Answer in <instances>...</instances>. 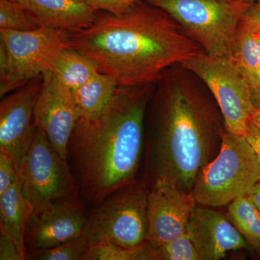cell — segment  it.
<instances>
[{"mask_svg":"<svg viewBox=\"0 0 260 260\" xmlns=\"http://www.w3.org/2000/svg\"><path fill=\"white\" fill-rule=\"evenodd\" d=\"M152 85L118 86L99 115L80 117L68 160L79 196L94 205L131 184L143 150V121Z\"/></svg>","mask_w":260,"mask_h":260,"instance_id":"cell-2","label":"cell"},{"mask_svg":"<svg viewBox=\"0 0 260 260\" xmlns=\"http://www.w3.org/2000/svg\"><path fill=\"white\" fill-rule=\"evenodd\" d=\"M17 172L23 194L34 209L54 200L80 198L68 160L61 158L37 124Z\"/></svg>","mask_w":260,"mask_h":260,"instance_id":"cell-8","label":"cell"},{"mask_svg":"<svg viewBox=\"0 0 260 260\" xmlns=\"http://www.w3.org/2000/svg\"><path fill=\"white\" fill-rule=\"evenodd\" d=\"M89 8L94 12H105L116 16L127 12L137 3L149 0H83Z\"/></svg>","mask_w":260,"mask_h":260,"instance_id":"cell-25","label":"cell"},{"mask_svg":"<svg viewBox=\"0 0 260 260\" xmlns=\"http://www.w3.org/2000/svg\"><path fill=\"white\" fill-rule=\"evenodd\" d=\"M34 208L25 198L18 177L0 194V234L14 241L26 259L25 232Z\"/></svg>","mask_w":260,"mask_h":260,"instance_id":"cell-16","label":"cell"},{"mask_svg":"<svg viewBox=\"0 0 260 260\" xmlns=\"http://www.w3.org/2000/svg\"><path fill=\"white\" fill-rule=\"evenodd\" d=\"M254 3H256V4L260 5V0H251Z\"/></svg>","mask_w":260,"mask_h":260,"instance_id":"cell-33","label":"cell"},{"mask_svg":"<svg viewBox=\"0 0 260 260\" xmlns=\"http://www.w3.org/2000/svg\"><path fill=\"white\" fill-rule=\"evenodd\" d=\"M150 251L152 260H200L187 233L161 245L150 246Z\"/></svg>","mask_w":260,"mask_h":260,"instance_id":"cell-23","label":"cell"},{"mask_svg":"<svg viewBox=\"0 0 260 260\" xmlns=\"http://www.w3.org/2000/svg\"><path fill=\"white\" fill-rule=\"evenodd\" d=\"M248 124L254 126L260 132V110L259 109H253L250 116H249Z\"/></svg>","mask_w":260,"mask_h":260,"instance_id":"cell-32","label":"cell"},{"mask_svg":"<svg viewBox=\"0 0 260 260\" xmlns=\"http://www.w3.org/2000/svg\"><path fill=\"white\" fill-rule=\"evenodd\" d=\"M47 71L70 90L78 88L99 73L96 65L88 56L69 47L54 53Z\"/></svg>","mask_w":260,"mask_h":260,"instance_id":"cell-17","label":"cell"},{"mask_svg":"<svg viewBox=\"0 0 260 260\" xmlns=\"http://www.w3.org/2000/svg\"><path fill=\"white\" fill-rule=\"evenodd\" d=\"M221 138L218 156L203 167L191 191L198 204H230L260 181L257 157L245 137L225 131Z\"/></svg>","mask_w":260,"mask_h":260,"instance_id":"cell-5","label":"cell"},{"mask_svg":"<svg viewBox=\"0 0 260 260\" xmlns=\"http://www.w3.org/2000/svg\"><path fill=\"white\" fill-rule=\"evenodd\" d=\"M70 34L47 27L25 31L0 29V96L47 72L54 53L68 47Z\"/></svg>","mask_w":260,"mask_h":260,"instance_id":"cell-6","label":"cell"},{"mask_svg":"<svg viewBox=\"0 0 260 260\" xmlns=\"http://www.w3.org/2000/svg\"><path fill=\"white\" fill-rule=\"evenodd\" d=\"M42 85V79L34 78L5 95L0 104V150L10 154L16 167L31 142L34 108Z\"/></svg>","mask_w":260,"mask_h":260,"instance_id":"cell-13","label":"cell"},{"mask_svg":"<svg viewBox=\"0 0 260 260\" xmlns=\"http://www.w3.org/2000/svg\"><path fill=\"white\" fill-rule=\"evenodd\" d=\"M244 137L254 149L260 167V132L254 126L248 124Z\"/></svg>","mask_w":260,"mask_h":260,"instance_id":"cell-29","label":"cell"},{"mask_svg":"<svg viewBox=\"0 0 260 260\" xmlns=\"http://www.w3.org/2000/svg\"><path fill=\"white\" fill-rule=\"evenodd\" d=\"M0 259H25L14 241L3 234H0Z\"/></svg>","mask_w":260,"mask_h":260,"instance_id":"cell-27","label":"cell"},{"mask_svg":"<svg viewBox=\"0 0 260 260\" xmlns=\"http://www.w3.org/2000/svg\"><path fill=\"white\" fill-rule=\"evenodd\" d=\"M90 244L85 232L80 237L44 249L27 251L26 259L85 260Z\"/></svg>","mask_w":260,"mask_h":260,"instance_id":"cell-22","label":"cell"},{"mask_svg":"<svg viewBox=\"0 0 260 260\" xmlns=\"http://www.w3.org/2000/svg\"><path fill=\"white\" fill-rule=\"evenodd\" d=\"M200 260H218L229 251L247 246L245 239L229 218L215 210L195 207L186 230Z\"/></svg>","mask_w":260,"mask_h":260,"instance_id":"cell-14","label":"cell"},{"mask_svg":"<svg viewBox=\"0 0 260 260\" xmlns=\"http://www.w3.org/2000/svg\"><path fill=\"white\" fill-rule=\"evenodd\" d=\"M85 260H152L148 242L136 247H125L113 243H96L89 247Z\"/></svg>","mask_w":260,"mask_h":260,"instance_id":"cell-21","label":"cell"},{"mask_svg":"<svg viewBox=\"0 0 260 260\" xmlns=\"http://www.w3.org/2000/svg\"><path fill=\"white\" fill-rule=\"evenodd\" d=\"M235 62L245 76L260 77V37L244 18L237 30Z\"/></svg>","mask_w":260,"mask_h":260,"instance_id":"cell-19","label":"cell"},{"mask_svg":"<svg viewBox=\"0 0 260 260\" xmlns=\"http://www.w3.org/2000/svg\"><path fill=\"white\" fill-rule=\"evenodd\" d=\"M228 217L247 244L260 256V213L246 196L229 204Z\"/></svg>","mask_w":260,"mask_h":260,"instance_id":"cell-20","label":"cell"},{"mask_svg":"<svg viewBox=\"0 0 260 260\" xmlns=\"http://www.w3.org/2000/svg\"><path fill=\"white\" fill-rule=\"evenodd\" d=\"M88 220L79 198L52 200L34 209L25 232L27 251L49 249L80 237Z\"/></svg>","mask_w":260,"mask_h":260,"instance_id":"cell-11","label":"cell"},{"mask_svg":"<svg viewBox=\"0 0 260 260\" xmlns=\"http://www.w3.org/2000/svg\"><path fill=\"white\" fill-rule=\"evenodd\" d=\"M117 87L111 77L99 72L86 83L71 90L80 117L99 115L110 102Z\"/></svg>","mask_w":260,"mask_h":260,"instance_id":"cell-18","label":"cell"},{"mask_svg":"<svg viewBox=\"0 0 260 260\" xmlns=\"http://www.w3.org/2000/svg\"><path fill=\"white\" fill-rule=\"evenodd\" d=\"M244 18L254 28L260 30V5L254 3L246 11Z\"/></svg>","mask_w":260,"mask_h":260,"instance_id":"cell-30","label":"cell"},{"mask_svg":"<svg viewBox=\"0 0 260 260\" xmlns=\"http://www.w3.org/2000/svg\"><path fill=\"white\" fill-rule=\"evenodd\" d=\"M68 47L121 87L158 83L168 69L201 50L169 13L149 1L119 16L98 12L90 26L70 34Z\"/></svg>","mask_w":260,"mask_h":260,"instance_id":"cell-1","label":"cell"},{"mask_svg":"<svg viewBox=\"0 0 260 260\" xmlns=\"http://www.w3.org/2000/svg\"><path fill=\"white\" fill-rule=\"evenodd\" d=\"M260 213V181L245 195Z\"/></svg>","mask_w":260,"mask_h":260,"instance_id":"cell-31","label":"cell"},{"mask_svg":"<svg viewBox=\"0 0 260 260\" xmlns=\"http://www.w3.org/2000/svg\"><path fill=\"white\" fill-rule=\"evenodd\" d=\"M198 80L179 64L168 69L158 82L162 102L155 146L158 177L169 176L188 191L205 167L216 126Z\"/></svg>","mask_w":260,"mask_h":260,"instance_id":"cell-3","label":"cell"},{"mask_svg":"<svg viewBox=\"0 0 260 260\" xmlns=\"http://www.w3.org/2000/svg\"><path fill=\"white\" fill-rule=\"evenodd\" d=\"M18 178L17 167L13 157L0 150V194L14 183Z\"/></svg>","mask_w":260,"mask_h":260,"instance_id":"cell-26","label":"cell"},{"mask_svg":"<svg viewBox=\"0 0 260 260\" xmlns=\"http://www.w3.org/2000/svg\"><path fill=\"white\" fill-rule=\"evenodd\" d=\"M248 22V21H247ZM256 30H257L258 34H259V37H260V30H258V29H256Z\"/></svg>","mask_w":260,"mask_h":260,"instance_id":"cell-34","label":"cell"},{"mask_svg":"<svg viewBox=\"0 0 260 260\" xmlns=\"http://www.w3.org/2000/svg\"><path fill=\"white\" fill-rule=\"evenodd\" d=\"M38 27L73 34L95 21L94 13L82 0H15Z\"/></svg>","mask_w":260,"mask_h":260,"instance_id":"cell-15","label":"cell"},{"mask_svg":"<svg viewBox=\"0 0 260 260\" xmlns=\"http://www.w3.org/2000/svg\"><path fill=\"white\" fill-rule=\"evenodd\" d=\"M169 13L208 55L235 61L239 24L251 0H149Z\"/></svg>","mask_w":260,"mask_h":260,"instance_id":"cell-4","label":"cell"},{"mask_svg":"<svg viewBox=\"0 0 260 260\" xmlns=\"http://www.w3.org/2000/svg\"><path fill=\"white\" fill-rule=\"evenodd\" d=\"M80 118L71 90L50 72L43 73L34 108V124L45 132L53 148L64 160H68V144Z\"/></svg>","mask_w":260,"mask_h":260,"instance_id":"cell-12","label":"cell"},{"mask_svg":"<svg viewBox=\"0 0 260 260\" xmlns=\"http://www.w3.org/2000/svg\"><path fill=\"white\" fill-rule=\"evenodd\" d=\"M82 1H83V0H82Z\"/></svg>","mask_w":260,"mask_h":260,"instance_id":"cell-35","label":"cell"},{"mask_svg":"<svg viewBox=\"0 0 260 260\" xmlns=\"http://www.w3.org/2000/svg\"><path fill=\"white\" fill-rule=\"evenodd\" d=\"M193 194L169 176L157 177L148 194V242L161 245L186 233L196 207Z\"/></svg>","mask_w":260,"mask_h":260,"instance_id":"cell-10","label":"cell"},{"mask_svg":"<svg viewBox=\"0 0 260 260\" xmlns=\"http://www.w3.org/2000/svg\"><path fill=\"white\" fill-rule=\"evenodd\" d=\"M180 65L198 77L213 94L225 131L245 136L254 107L249 83L235 61L214 57L201 49Z\"/></svg>","mask_w":260,"mask_h":260,"instance_id":"cell-9","label":"cell"},{"mask_svg":"<svg viewBox=\"0 0 260 260\" xmlns=\"http://www.w3.org/2000/svg\"><path fill=\"white\" fill-rule=\"evenodd\" d=\"M15 0H0V29L25 31L37 28Z\"/></svg>","mask_w":260,"mask_h":260,"instance_id":"cell-24","label":"cell"},{"mask_svg":"<svg viewBox=\"0 0 260 260\" xmlns=\"http://www.w3.org/2000/svg\"><path fill=\"white\" fill-rule=\"evenodd\" d=\"M244 75V74H243ZM250 88L251 102L254 109L260 110V77L245 76Z\"/></svg>","mask_w":260,"mask_h":260,"instance_id":"cell-28","label":"cell"},{"mask_svg":"<svg viewBox=\"0 0 260 260\" xmlns=\"http://www.w3.org/2000/svg\"><path fill=\"white\" fill-rule=\"evenodd\" d=\"M85 233L90 245L107 242L132 248L148 242V194L130 184L109 195L89 215Z\"/></svg>","mask_w":260,"mask_h":260,"instance_id":"cell-7","label":"cell"}]
</instances>
